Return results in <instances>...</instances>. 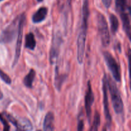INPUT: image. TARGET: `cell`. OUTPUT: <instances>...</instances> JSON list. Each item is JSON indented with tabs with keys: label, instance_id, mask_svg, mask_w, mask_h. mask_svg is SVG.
<instances>
[{
	"label": "cell",
	"instance_id": "12",
	"mask_svg": "<svg viewBox=\"0 0 131 131\" xmlns=\"http://www.w3.org/2000/svg\"><path fill=\"white\" fill-rule=\"evenodd\" d=\"M54 115L53 113L51 112V111L48 112L46 114L44 121H43V130L50 131L54 130Z\"/></svg>",
	"mask_w": 131,
	"mask_h": 131
},
{
	"label": "cell",
	"instance_id": "21",
	"mask_svg": "<svg viewBox=\"0 0 131 131\" xmlns=\"http://www.w3.org/2000/svg\"><path fill=\"white\" fill-rule=\"evenodd\" d=\"M6 118H5V116L3 113L0 114V121L3 125V130H10V125L8 123V121H6Z\"/></svg>",
	"mask_w": 131,
	"mask_h": 131
},
{
	"label": "cell",
	"instance_id": "9",
	"mask_svg": "<svg viewBox=\"0 0 131 131\" xmlns=\"http://www.w3.org/2000/svg\"><path fill=\"white\" fill-rule=\"evenodd\" d=\"M93 102H94V94H93V90H92L90 81H88L85 95V101H84L85 105L84 106H85L86 113V116L89 122H90L91 115H92V106Z\"/></svg>",
	"mask_w": 131,
	"mask_h": 131
},
{
	"label": "cell",
	"instance_id": "17",
	"mask_svg": "<svg viewBox=\"0 0 131 131\" xmlns=\"http://www.w3.org/2000/svg\"><path fill=\"white\" fill-rule=\"evenodd\" d=\"M110 24H111V30L113 34L115 35L116 31L118 29L119 27V22L118 20L117 17L114 14H111L110 15Z\"/></svg>",
	"mask_w": 131,
	"mask_h": 131
},
{
	"label": "cell",
	"instance_id": "8",
	"mask_svg": "<svg viewBox=\"0 0 131 131\" xmlns=\"http://www.w3.org/2000/svg\"><path fill=\"white\" fill-rule=\"evenodd\" d=\"M61 41H62V38H61V34L59 32H57L54 35L52 46H51V50H50V62L52 64L56 63V60L58 57Z\"/></svg>",
	"mask_w": 131,
	"mask_h": 131
},
{
	"label": "cell",
	"instance_id": "27",
	"mask_svg": "<svg viewBox=\"0 0 131 131\" xmlns=\"http://www.w3.org/2000/svg\"><path fill=\"white\" fill-rule=\"evenodd\" d=\"M3 1V0H0V2H1V1Z\"/></svg>",
	"mask_w": 131,
	"mask_h": 131
},
{
	"label": "cell",
	"instance_id": "2",
	"mask_svg": "<svg viewBox=\"0 0 131 131\" xmlns=\"http://www.w3.org/2000/svg\"><path fill=\"white\" fill-rule=\"evenodd\" d=\"M107 79L108 88L111 95L113 107L116 114H122L124 111V103L120 92L116 86L115 82L110 77H107Z\"/></svg>",
	"mask_w": 131,
	"mask_h": 131
},
{
	"label": "cell",
	"instance_id": "15",
	"mask_svg": "<svg viewBox=\"0 0 131 131\" xmlns=\"http://www.w3.org/2000/svg\"><path fill=\"white\" fill-rule=\"evenodd\" d=\"M67 74H60L58 71V69H56V74H55V80H54V84L55 87L58 91H60L61 89L63 84L65 81L67 79Z\"/></svg>",
	"mask_w": 131,
	"mask_h": 131
},
{
	"label": "cell",
	"instance_id": "11",
	"mask_svg": "<svg viewBox=\"0 0 131 131\" xmlns=\"http://www.w3.org/2000/svg\"><path fill=\"white\" fill-rule=\"evenodd\" d=\"M48 9L47 8L40 7L32 16V21L35 24H38L43 21L47 17Z\"/></svg>",
	"mask_w": 131,
	"mask_h": 131
},
{
	"label": "cell",
	"instance_id": "6",
	"mask_svg": "<svg viewBox=\"0 0 131 131\" xmlns=\"http://www.w3.org/2000/svg\"><path fill=\"white\" fill-rule=\"evenodd\" d=\"M104 57L107 66L112 74L113 78L117 82L121 81V73L118 64L116 62L115 58L108 51L104 52Z\"/></svg>",
	"mask_w": 131,
	"mask_h": 131
},
{
	"label": "cell",
	"instance_id": "22",
	"mask_svg": "<svg viewBox=\"0 0 131 131\" xmlns=\"http://www.w3.org/2000/svg\"><path fill=\"white\" fill-rule=\"evenodd\" d=\"M128 61H129V77H130V89H131V49H129L128 51Z\"/></svg>",
	"mask_w": 131,
	"mask_h": 131
},
{
	"label": "cell",
	"instance_id": "10",
	"mask_svg": "<svg viewBox=\"0 0 131 131\" xmlns=\"http://www.w3.org/2000/svg\"><path fill=\"white\" fill-rule=\"evenodd\" d=\"M129 7L127 10L118 13V14L120 15V17H121L122 21L123 28H124V31H125L127 36L129 40L131 42V24L130 21V16L129 11Z\"/></svg>",
	"mask_w": 131,
	"mask_h": 131
},
{
	"label": "cell",
	"instance_id": "1",
	"mask_svg": "<svg viewBox=\"0 0 131 131\" xmlns=\"http://www.w3.org/2000/svg\"><path fill=\"white\" fill-rule=\"evenodd\" d=\"M89 0H83L82 8V21L80 31L78 38V61L81 64L83 61L85 51L86 38L88 21L89 17Z\"/></svg>",
	"mask_w": 131,
	"mask_h": 131
},
{
	"label": "cell",
	"instance_id": "3",
	"mask_svg": "<svg viewBox=\"0 0 131 131\" xmlns=\"http://www.w3.org/2000/svg\"><path fill=\"white\" fill-rule=\"evenodd\" d=\"M97 23L98 31L101 37L102 46L104 47H107L110 43L111 37H110L107 21L103 14L101 13L97 14Z\"/></svg>",
	"mask_w": 131,
	"mask_h": 131
},
{
	"label": "cell",
	"instance_id": "14",
	"mask_svg": "<svg viewBox=\"0 0 131 131\" xmlns=\"http://www.w3.org/2000/svg\"><path fill=\"white\" fill-rule=\"evenodd\" d=\"M25 47L29 50H34L36 47V40L33 33H29L25 37Z\"/></svg>",
	"mask_w": 131,
	"mask_h": 131
},
{
	"label": "cell",
	"instance_id": "7",
	"mask_svg": "<svg viewBox=\"0 0 131 131\" xmlns=\"http://www.w3.org/2000/svg\"><path fill=\"white\" fill-rule=\"evenodd\" d=\"M102 90H103L104 95V115L106 118L107 124L110 127L111 124V114L110 111V107H109V101H108V94H107V90H108V79L106 74L104 75L102 79Z\"/></svg>",
	"mask_w": 131,
	"mask_h": 131
},
{
	"label": "cell",
	"instance_id": "20",
	"mask_svg": "<svg viewBox=\"0 0 131 131\" xmlns=\"http://www.w3.org/2000/svg\"><path fill=\"white\" fill-rule=\"evenodd\" d=\"M0 78L2 79L6 84H10L12 83L11 78H10L6 73L4 72L1 69H0Z\"/></svg>",
	"mask_w": 131,
	"mask_h": 131
},
{
	"label": "cell",
	"instance_id": "16",
	"mask_svg": "<svg viewBox=\"0 0 131 131\" xmlns=\"http://www.w3.org/2000/svg\"><path fill=\"white\" fill-rule=\"evenodd\" d=\"M35 75V71L33 69H31L29 70V73L26 75L25 78H24V80H23V83L25 85V86L29 88H32V86H33V83L34 81Z\"/></svg>",
	"mask_w": 131,
	"mask_h": 131
},
{
	"label": "cell",
	"instance_id": "5",
	"mask_svg": "<svg viewBox=\"0 0 131 131\" xmlns=\"http://www.w3.org/2000/svg\"><path fill=\"white\" fill-rule=\"evenodd\" d=\"M26 21V15L24 14L20 15V19L19 22V28H18L17 36L16 46H15V52L14 60L12 63V67H14L17 63L19 59L20 56L21 52L22 42H23V28H24V24Z\"/></svg>",
	"mask_w": 131,
	"mask_h": 131
},
{
	"label": "cell",
	"instance_id": "25",
	"mask_svg": "<svg viewBox=\"0 0 131 131\" xmlns=\"http://www.w3.org/2000/svg\"><path fill=\"white\" fill-rule=\"evenodd\" d=\"M2 98H3V93L2 92H1V90H0V100H1Z\"/></svg>",
	"mask_w": 131,
	"mask_h": 131
},
{
	"label": "cell",
	"instance_id": "4",
	"mask_svg": "<svg viewBox=\"0 0 131 131\" xmlns=\"http://www.w3.org/2000/svg\"><path fill=\"white\" fill-rule=\"evenodd\" d=\"M20 15L17 17L6 28L3 30L0 36V43H8L14 40L18 33L19 22Z\"/></svg>",
	"mask_w": 131,
	"mask_h": 131
},
{
	"label": "cell",
	"instance_id": "26",
	"mask_svg": "<svg viewBox=\"0 0 131 131\" xmlns=\"http://www.w3.org/2000/svg\"><path fill=\"white\" fill-rule=\"evenodd\" d=\"M37 1H38V2H41V1H43V0H37Z\"/></svg>",
	"mask_w": 131,
	"mask_h": 131
},
{
	"label": "cell",
	"instance_id": "19",
	"mask_svg": "<svg viewBox=\"0 0 131 131\" xmlns=\"http://www.w3.org/2000/svg\"><path fill=\"white\" fill-rule=\"evenodd\" d=\"M100 125H101V116H100V114L99 113L98 111H95L93 124H92V126L91 127L90 130H98L99 128L100 127Z\"/></svg>",
	"mask_w": 131,
	"mask_h": 131
},
{
	"label": "cell",
	"instance_id": "23",
	"mask_svg": "<svg viewBox=\"0 0 131 131\" xmlns=\"http://www.w3.org/2000/svg\"><path fill=\"white\" fill-rule=\"evenodd\" d=\"M84 129V122L83 120H80L78 122V130H83Z\"/></svg>",
	"mask_w": 131,
	"mask_h": 131
},
{
	"label": "cell",
	"instance_id": "24",
	"mask_svg": "<svg viewBox=\"0 0 131 131\" xmlns=\"http://www.w3.org/2000/svg\"><path fill=\"white\" fill-rule=\"evenodd\" d=\"M102 3H103L104 5L106 8H109L111 5V2L112 0H102Z\"/></svg>",
	"mask_w": 131,
	"mask_h": 131
},
{
	"label": "cell",
	"instance_id": "18",
	"mask_svg": "<svg viewBox=\"0 0 131 131\" xmlns=\"http://www.w3.org/2000/svg\"><path fill=\"white\" fill-rule=\"evenodd\" d=\"M129 7L127 0H115V8L118 13L127 10Z\"/></svg>",
	"mask_w": 131,
	"mask_h": 131
},
{
	"label": "cell",
	"instance_id": "13",
	"mask_svg": "<svg viewBox=\"0 0 131 131\" xmlns=\"http://www.w3.org/2000/svg\"><path fill=\"white\" fill-rule=\"evenodd\" d=\"M17 130H33V125L28 119L21 118L20 120H18V127Z\"/></svg>",
	"mask_w": 131,
	"mask_h": 131
}]
</instances>
